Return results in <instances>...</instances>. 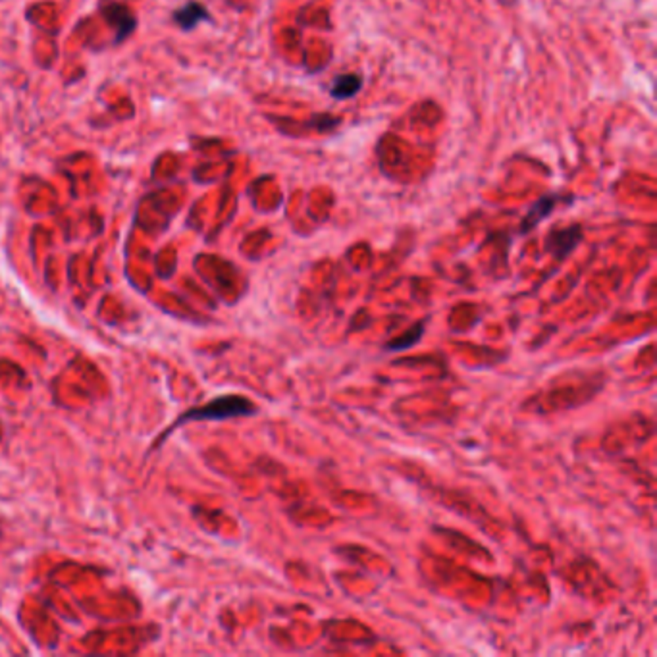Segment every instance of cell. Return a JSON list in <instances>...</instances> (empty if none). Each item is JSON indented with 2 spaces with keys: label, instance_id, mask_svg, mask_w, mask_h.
Here are the masks:
<instances>
[{
  "label": "cell",
  "instance_id": "cell-6",
  "mask_svg": "<svg viewBox=\"0 0 657 657\" xmlns=\"http://www.w3.org/2000/svg\"><path fill=\"white\" fill-rule=\"evenodd\" d=\"M203 20H208V12L197 3L186 4L174 14V22L180 23L183 30H193L195 25Z\"/></svg>",
  "mask_w": 657,
  "mask_h": 657
},
{
  "label": "cell",
  "instance_id": "cell-5",
  "mask_svg": "<svg viewBox=\"0 0 657 657\" xmlns=\"http://www.w3.org/2000/svg\"><path fill=\"white\" fill-rule=\"evenodd\" d=\"M104 16H107V20L112 25H116L118 35H120V37L129 35L131 30L136 28V20H134V16H131V12L126 6L110 4V8L107 12H104Z\"/></svg>",
  "mask_w": 657,
  "mask_h": 657
},
{
  "label": "cell",
  "instance_id": "cell-8",
  "mask_svg": "<svg viewBox=\"0 0 657 657\" xmlns=\"http://www.w3.org/2000/svg\"><path fill=\"white\" fill-rule=\"evenodd\" d=\"M515 0H502V4H513Z\"/></svg>",
  "mask_w": 657,
  "mask_h": 657
},
{
  "label": "cell",
  "instance_id": "cell-3",
  "mask_svg": "<svg viewBox=\"0 0 657 657\" xmlns=\"http://www.w3.org/2000/svg\"><path fill=\"white\" fill-rule=\"evenodd\" d=\"M563 201L561 195H556V193H549V195H544L542 199H538L532 208L529 210V215L522 218L521 222V233H529L530 230L538 228L542 224V222L554 213L557 203Z\"/></svg>",
  "mask_w": 657,
  "mask_h": 657
},
{
  "label": "cell",
  "instance_id": "cell-4",
  "mask_svg": "<svg viewBox=\"0 0 657 657\" xmlns=\"http://www.w3.org/2000/svg\"><path fill=\"white\" fill-rule=\"evenodd\" d=\"M361 87H363V80L359 75L344 74V75H337L334 80V85L330 87V95L337 101H346V99L357 95Z\"/></svg>",
  "mask_w": 657,
  "mask_h": 657
},
{
  "label": "cell",
  "instance_id": "cell-7",
  "mask_svg": "<svg viewBox=\"0 0 657 657\" xmlns=\"http://www.w3.org/2000/svg\"><path fill=\"white\" fill-rule=\"evenodd\" d=\"M423 334H425V322H416L411 330H407L403 336L396 337L388 341V344L384 346L386 351H405V349H411L413 346H416L420 339H423Z\"/></svg>",
  "mask_w": 657,
  "mask_h": 657
},
{
  "label": "cell",
  "instance_id": "cell-2",
  "mask_svg": "<svg viewBox=\"0 0 657 657\" xmlns=\"http://www.w3.org/2000/svg\"><path fill=\"white\" fill-rule=\"evenodd\" d=\"M581 240H583V228L578 224H573L567 228H556V230H551L548 235L546 249L556 258L563 260L574 251L578 243H581Z\"/></svg>",
  "mask_w": 657,
  "mask_h": 657
},
{
  "label": "cell",
  "instance_id": "cell-1",
  "mask_svg": "<svg viewBox=\"0 0 657 657\" xmlns=\"http://www.w3.org/2000/svg\"><path fill=\"white\" fill-rule=\"evenodd\" d=\"M255 413H257V407L247 398L222 396L203 407H197V409L188 411L174 426H180L181 423H189V420H226V418H235V416H249Z\"/></svg>",
  "mask_w": 657,
  "mask_h": 657
}]
</instances>
